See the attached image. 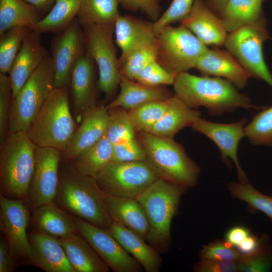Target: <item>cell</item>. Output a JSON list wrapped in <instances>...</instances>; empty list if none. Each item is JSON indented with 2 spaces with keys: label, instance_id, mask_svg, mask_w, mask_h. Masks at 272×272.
Instances as JSON below:
<instances>
[{
  "label": "cell",
  "instance_id": "cell-36",
  "mask_svg": "<svg viewBox=\"0 0 272 272\" xmlns=\"http://www.w3.org/2000/svg\"><path fill=\"white\" fill-rule=\"evenodd\" d=\"M31 30L27 27L18 26L0 35V73H9L25 37Z\"/></svg>",
  "mask_w": 272,
  "mask_h": 272
},
{
  "label": "cell",
  "instance_id": "cell-2",
  "mask_svg": "<svg viewBox=\"0 0 272 272\" xmlns=\"http://www.w3.org/2000/svg\"><path fill=\"white\" fill-rule=\"evenodd\" d=\"M105 195L95 178L81 174L74 165H66L59 172L53 203L74 217L108 230L112 220L105 206Z\"/></svg>",
  "mask_w": 272,
  "mask_h": 272
},
{
  "label": "cell",
  "instance_id": "cell-53",
  "mask_svg": "<svg viewBox=\"0 0 272 272\" xmlns=\"http://www.w3.org/2000/svg\"><path fill=\"white\" fill-rule=\"evenodd\" d=\"M229 0H207V5L214 12L220 15Z\"/></svg>",
  "mask_w": 272,
  "mask_h": 272
},
{
  "label": "cell",
  "instance_id": "cell-44",
  "mask_svg": "<svg viewBox=\"0 0 272 272\" xmlns=\"http://www.w3.org/2000/svg\"><path fill=\"white\" fill-rule=\"evenodd\" d=\"M241 256L236 248L225 240H216L204 245L200 259L237 261Z\"/></svg>",
  "mask_w": 272,
  "mask_h": 272
},
{
  "label": "cell",
  "instance_id": "cell-10",
  "mask_svg": "<svg viewBox=\"0 0 272 272\" xmlns=\"http://www.w3.org/2000/svg\"><path fill=\"white\" fill-rule=\"evenodd\" d=\"M159 178L147 160L133 162L111 160L96 181L106 194L135 198Z\"/></svg>",
  "mask_w": 272,
  "mask_h": 272
},
{
  "label": "cell",
  "instance_id": "cell-43",
  "mask_svg": "<svg viewBox=\"0 0 272 272\" xmlns=\"http://www.w3.org/2000/svg\"><path fill=\"white\" fill-rule=\"evenodd\" d=\"M175 77L156 60L146 66L133 80L147 85L159 86L173 85Z\"/></svg>",
  "mask_w": 272,
  "mask_h": 272
},
{
  "label": "cell",
  "instance_id": "cell-9",
  "mask_svg": "<svg viewBox=\"0 0 272 272\" xmlns=\"http://www.w3.org/2000/svg\"><path fill=\"white\" fill-rule=\"evenodd\" d=\"M268 38L265 19L243 26L228 34L224 45L251 77L272 88V74L265 62L263 44Z\"/></svg>",
  "mask_w": 272,
  "mask_h": 272
},
{
  "label": "cell",
  "instance_id": "cell-41",
  "mask_svg": "<svg viewBox=\"0 0 272 272\" xmlns=\"http://www.w3.org/2000/svg\"><path fill=\"white\" fill-rule=\"evenodd\" d=\"M238 271H267L272 266V245L269 239L258 250L248 255H241L237 261Z\"/></svg>",
  "mask_w": 272,
  "mask_h": 272
},
{
  "label": "cell",
  "instance_id": "cell-13",
  "mask_svg": "<svg viewBox=\"0 0 272 272\" xmlns=\"http://www.w3.org/2000/svg\"><path fill=\"white\" fill-rule=\"evenodd\" d=\"M74 217L78 232L113 271H142L141 265L123 249L108 230Z\"/></svg>",
  "mask_w": 272,
  "mask_h": 272
},
{
  "label": "cell",
  "instance_id": "cell-50",
  "mask_svg": "<svg viewBox=\"0 0 272 272\" xmlns=\"http://www.w3.org/2000/svg\"><path fill=\"white\" fill-rule=\"evenodd\" d=\"M16 259L10 253L6 240H0V272H12L15 270Z\"/></svg>",
  "mask_w": 272,
  "mask_h": 272
},
{
  "label": "cell",
  "instance_id": "cell-22",
  "mask_svg": "<svg viewBox=\"0 0 272 272\" xmlns=\"http://www.w3.org/2000/svg\"><path fill=\"white\" fill-rule=\"evenodd\" d=\"M114 26L115 41L121 50L119 58L120 68L134 49L156 39L153 23L130 16L120 15Z\"/></svg>",
  "mask_w": 272,
  "mask_h": 272
},
{
  "label": "cell",
  "instance_id": "cell-26",
  "mask_svg": "<svg viewBox=\"0 0 272 272\" xmlns=\"http://www.w3.org/2000/svg\"><path fill=\"white\" fill-rule=\"evenodd\" d=\"M57 239L76 272H108L110 270L79 232Z\"/></svg>",
  "mask_w": 272,
  "mask_h": 272
},
{
  "label": "cell",
  "instance_id": "cell-15",
  "mask_svg": "<svg viewBox=\"0 0 272 272\" xmlns=\"http://www.w3.org/2000/svg\"><path fill=\"white\" fill-rule=\"evenodd\" d=\"M81 26L78 20H74L54 38L51 56L54 88L68 87L73 66L85 52V35Z\"/></svg>",
  "mask_w": 272,
  "mask_h": 272
},
{
  "label": "cell",
  "instance_id": "cell-24",
  "mask_svg": "<svg viewBox=\"0 0 272 272\" xmlns=\"http://www.w3.org/2000/svg\"><path fill=\"white\" fill-rule=\"evenodd\" d=\"M104 203L112 221L121 224L146 240L149 232V222L143 207L135 198L105 193Z\"/></svg>",
  "mask_w": 272,
  "mask_h": 272
},
{
  "label": "cell",
  "instance_id": "cell-17",
  "mask_svg": "<svg viewBox=\"0 0 272 272\" xmlns=\"http://www.w3.org/2000/svg\"><path fill=\"white\" fill-rule=\"evenodd\" d=\"M82 122L77 128L61 156L73 161L81 152L92 146L106 134L109 119L106 107H90L82 114Z\"/></svg>",
  "mask_w": 272,
  "mask_h": 272
},
{
  "label": "cell",
  "instance_id": "cell-28",
  "mask_svg": "<svg viewBox=\"0 0 272 272\" xmlns=\"http://www.w3.org/2000/svg\"><path fill=\"white\" fill-rule=\"evenodd\" d=\"M200 118L199 110L188 106L174 95L169 98L166 110L162 118L148 133L173 138L183 128L191 127Z\"/></svg>",
  "mask_w": 272,
  "mask_h": 272
},
{
  "label": "cell",
  "instance_id": "cell-39",
  "mask_svg": "<svg viewBox=\"0 0 272 272\" xmlns=\"http://www.w3.org/2000/svg\"><path fill=\"white\" fill-rule=\"evenodd\" d=\"M245 135L253 145L272 146V106L257 114L246 125Z\"/></svg>",
  "mask_w": 272,
  "mask_h": 272
},
{
  "label": "cell",
  "instance_id": "cell-31",
  "mask_svg": "<svg viewBox=\"0 0 272 272\" xmlns=\"http://www.w3.org/2000/svg\"><path fill=\"white\" fill-rule=\"evenodd\" d=\"M39 13L23 0H0V35L18 26L31 29L41 20Z\"/></svg>",
  "mask_w": 272,
  "mask_h": 272
},
{
  "label": "cell",
  "instance_id": "cell-45",
  "mask_svg": "<svg viewBox=\"0 0 272 272\" xmlns=\"http://www.w3.org/2000/svg\"><path fill=\"white\" fill-rule=\"evenodd\" d=\"M194 0H172L166 11L153 22L156 34L164 27L181 21L190 13Z\"/></svg>",
  "mask_w": 272,
  "mask_h": 272
},
{
  "label": "cell",
  "instance_id": "cell-48",
  "mask_svg": "<svg viewBox=\"0 0 272 272\" xmlns=\"http://www.w3.org/2000/svg\"><path fill=\"white\" fill-rule=\"evenodd\" d=\"M193 269L196 272H235L238 271L237 261L200 259Z\"/></svg>",
  "mask_w": 272,
  "mask_h": 272
},
{
  "label": "cell",
  "instance_id": "cell-49",
  "mask_svg": "<svg viewBox=\"0 0 272 272\" xmlns=\"http://www.w3.org/2000/svg\"><path fill=\"white\" fill-rule=\"evenodd\" d=\"M269 239L267 234L259 237L251 233L235 248L241 255L250 254L258 250Z\"/></svg>",
  "mask_w": 272,
  "mask_h": 272
},
{
  "label": "cell",
  "instance_id": "cell-27",
  "mask_svg": "<svg viewBox=\"0 0 272 272\" xmlns=\"http://www.w3.org/2000/svg\"><path fill=\"white\" fill-rule=\"evenodd\" d=\"M117 96L106 107L107 109L119 107L130 110L145 103L168 99L172 95L161 86L147 85L122 76Z\"/></svg>",
  "mask_w": 272,
  "mask_h": 272
},
{
  "label": "cell",
  "instance_id": "cell-16",
  "mask_svg": "<svg viewBox=\"0 0 272 272\" xmlns=\"http://www.w3.org/2000/svg\"><path fill=\"white\" fill-rule=\"evenodd\" d=\"M246 118L232 123H216L200 118L191 126L213 142L220 150L225 163L232 161L236 166L239 182L248 183L247 176L240 166L238 158V148L241 139L245 137Z\"/></svg>",
  "mask_w": 272,
  "mask_h": 272
},
{
  "label": "cell",
  "instance_id": "cell-30",
  "mask_svg": "<svg viewBox=\"0 0 272 272\" xmlns=\"http://www.w3.org/2000/svg\"><path fill=\"white\" fill-rule=\"evenodd\" d=\"M220 17L229 33L265 19L262 4L254 0H229Z\"/></svg>",
  "mask_w": 272,
  "mask_h": 272
},
{
  "label": "cell",
  "instance_id": "cell-42",
  "mask_svg": "<svg viewBox=\"0 0 272 272\" xmlns=\"http://www.w3.org/2000/svg\"><path fill=\"white\" fill-rule=\"evenodd\" d=\"M146 151L135 137L124 139L112 145V159L118 162L145 160Z\"/></svg>",
  "mask_w": 272,
  "mask_h": 272
},
{
  "label": "cell",
  "instance_id": "cell-35",
  "mask_svg": "<svg viewBox=\"0 0 272 272\" xmlns=\"http://www.w3.org/2000/svg\"><path fill=\"white\" fill-rule=\"evenodd\" d=\"M169 98L151 101L128 110L135 132H148L151 130L164 115Z\"/></svg>",
  "mask_w": 272,
  "mask_h": 272
},
{
  "label": "cell",
  "instance_id": "cell-33",
  "mask_svg": "<svg viewBox=\"0 0 272 272\" xmlns=\"http://www.w3.org/2000/svg\"><path fill=\"white\" fill-rule=\"evenodd\" d=\"M82 0H55L47 15L31 29L39 33L58 32L66 28L77 16Z\"/></svg>",
  "mask_w": 272,
  "mask_h": 272
},
{
  "label": "cell",
  "instance_id": "cell-23",
  "mask_svg": "<svg viewBox=\"0 0 272 272\" xmlns=\"http://www.w3.org/2000/svg\"><path fill=\"white\" fill-rule=\"evenodd\" d=\"M108 230L147 272L159 271L162 263L160 253L148 245L145 239L115 221H112Z\"/></svg>",
  "mask_w": 272,
  "mask_h": 272
},
{
  "label": "cell",
  "instance_id": "cell-51",
  "mask_svg": "<svg viewBox=\"0 0 272 272\" xmlns=\"http://www.w3.org/2000/svg\"><path fill=\"white\" fill-rule=\"evenodd\" d=\"M252 233L247 227L236 225L230 228L225 233V240L236 247Z\"/></svg>",
  "mask_w": 272,
  "mask_h": 272
},
{
  "label": "cell",
  "instance_id": "cell-40",
  "mask_svg": "<svg viewBox=\"0 0 272 272\" xmlns=\"http://www.w3.org/2000/svg\"><path fill=\"white\" fill-rule=\"evenodd\" d=\"M108 112L105 135L112 145L121 140L135 137V129L125 109L113 108L108 109Z\"/></svg>",
  "mask_w": 272,
  "mask_h": 272
},
{
  "label": "cell",
  "instance_id": "cell-25",
  "mask_svg": "<svg viewBox=\"0 0 272 272\" xmlns=\"http://www.w3.org/2000/svg\"><path fill=\"white\" fill-rule=\"evenodd\" d=\"M94 60L85 51L74 64L70 85L74 105L79 117L92 107L94 99Z\"/></svg>",
  "mask_w": 272,
  "mask_h": 272
},
{
  "label": "cell",
  "instance_id": "cell-37",
  "mask_svg": "<svg viewBox=\"0 0 272 272\" xmlns=\"http://www.w3.org/2000/svg\"><path fill=\"white\" fill-rule=\"evenodd\" d=\"M157 55L156 39L135 48L127 56L121 65V76L134 80L150 63L157 60Z\"/></svg>",
  "mask_w": 272,
  "mask_h": 272
},
{
  "label": "cell",
  "instance_id": "cell-14",
  "mask_svg": "<svg viewBox=\"0 0 272 272\" xmlns=\"http://www.w3.org/2000/svg\"><path fill=\"white\" fill-rule=\"evenodd\" d=\"M25 202L0 194V227L12 255L16 260L29 261L32 250L27 233L29 213Z\"/></svg>",
  "mask_w": 272,
  "mask_h": 272
},
{
  "label": "cell",
  "instance_id": "cell-8",
  "mask_svg": "<svg viewBox=\"0 0 272 272\" xmlns=\"http://www.w3.org/2000/svg\"><path fill=\"white\" fill-rule=\"evenodd\" d=\"M156 41L157 60L176 76L195 67L199 58L208 49L206 45L182 25L163 27L156 33Z\"/></svg>",
  "mask_w": 272,
  "mask_h": 272
},
{
  "label": "cell",
  "instance_id": "cell-47",
  "mask_svg": "<svg viewBox=\"0 0 272 272\" xmlns=\"http://www.w3.org/2000/svg\"><path fill=\"white\" fill-rule=\"evenodd\" d=\"M161 0H118L122 8L132 12L140 11L154 22L161 15Z\"/></svg>",
  "mask_w": 272,
  "mask_h": 272
},
{
  "label": "cell",
  "instance_id": "cell-19",
  "mask_svg": "<svg viewBox=\"0 0 272 272\" xmlns=\"http://www.w3.org/2000/svg\"><path fill=\"white\" fill-rule=\"evenodd\" d=\"M180 22L207 46L224 45L228 33L220 17L203 0H194L190 13Z\"/></svg>",
  "mask_w": 272,
  "mask_h": 272
},
{
  "label": "cell",
  "instance_id": "cell-21",
  "mask_svg": "<svg viewBox=\"0 0 272 272\" xmlns=\"http://www.w3.org/2000/svg\"><path fill=\"white\" fill-rule=\"evenodd\" d=\"M195 68L203 76H213L231 82L242 89L251 77L250 74L228 51L208 49L199 58Z\"/></svg>",
  "mask_w": 272,
  "mask_h": 272
},
{
  "label": "cell",
  "instance_id": "cell-54",
  "mask_svg": "<svg viewBox=\"0 0 272 272\" xmlns=\"http://www.w3.org/2000/svg\"><path fill=\"white\" fill-rule=\"evenodd\" d=\"M258 3H259L260 4H262L263 3V2L265 0H254Z\"/></svg>",
  "mask_w": 272,
  "mask_h": 272
},
{
  "label": "cell",
  "instance_id": "cell-7",
  "mask_svg": "<svg viewBox=\"0 0 272 272\" xmlns=\"http://www.w3.org/2000/svg\"><path fill=\"white\" fill-rule=\"evenodd\" d=\"M53 89V65L48 55L12 100L8 132H27Z\"/></svg>",
  "mask_w": 272,
  "mask_h": 272
},
{
  "label": "cell",
  "instance_id": "cell-52",
  "mask_svg": "<svg viewBox=\"0 0 272 272\" xmlns=\"http://www.w3.org/2000/svg\"><path fill=\"white\" fill-rule=\"evenodd\" d=\"M32 5L39 12H45L51 9L55 0H23Z\"/></svg>",
  "mask_w": 272,
  "mask_h": 272
},
{
  "label": "cell",
  "instance_id": "cell-38",
  "mask_svg": "<svg viewBox=\"0 0 272 272\" xmlns=\"http://www.w3.org/2000/svg\"><path fill=\"white\" fill-rule=\"evenodd\" d=\"M232 195L246 202L253 210L260 211L272 221V197L264 195L248 183L233 182L228 184Z\"/></svg>",
  "mask_w": 272,
  "mask_h": 272
},
{
  "label": "cell",
  "instance_id": "cell-5",
  "mask_svg": "<svg viewBox=\"0 0 272 272\" xmlns=\"http://www.w3.org/2000/svg\"><path fill=\"white\" fill-rule=\"evenodd\" d=\"M147 161L159 178L185 188L196 185L200 169L173 138L138 132Z\"/></svg>",
  "mask_w": 272,
  "mask_h": 272
},
{
  "label": "cell",
  "instance_id": "cell-46",
  "mask_svg": "<svg viewBox=\"0 0 272 272\" xmlns=\"http://www.w3.org/2000/svg\"><path fill=\"white\" fill-rule=\"evenodd\" d=\"M11 98L12 89L9 75L0 73V145L8 133Z\"/></svg>",
  "mask_w": 272,
  "mask_h": 272
},
{
  "label": "cell",
  "instance_id": "cell-3",
  "mask_svg": "<svg viewBox=\"0 0 272 272\" xmlns=\"http://www.w3.org/2000/svg\"><path fill=\"white\" fill-rule=\"evenodd\" d=\"M1 194L28 201L37 146L27 132H8L0 145Z\"/></svg>",
  "mask_w": 272,
  "mask_h": 272
},
{
  "label": "cell",
  "instance_id": "cell-12",
  "mask_svg": "<svg viewBox=\"0 0 272 272\" xmlns=\"http://www.w3.org/2000/svg\"><path fill=\"white\" fill-rule=\"evenodd\" d=\"M61 157V152L58 149L37 147L27 201L33 211L53 203L59 183Z\"/></svg>",
  "mask_w": 272,
  "mask_h": 272
},
{
  "label": "cell",
  "instance_id": "cell-1",
  "mask_svg": "<svg viewBox=\"0 0 272 272\" xmlns=\"http://www.w3.org/2000/svg\"><path fill=\"white\" fill-rule=\"evenodd\" d=\"M175 95L188 106H203L208 114L219 116L238 108L261 109L239 92L229 81L218 77L197 76L187 72L178 74L173 84Z\"/></svg>",
  "mask_w": 272,
  "mask_h": 272
},
{
  "label": "cell",
  "instance_id": "cell-18",
  "mask_svg": "<svg viewBox=\"0 0 272 272\" xmlns=\"http://www.w3.org/2000/svg\"><path fill=\"white\" fill-rule=\"evenodd\" d=\"M40 34L32 29L28 32L8 73L12 89V99L49 55L41 43Z\"/></svg>",
  "mask_w": 272,
  "mask_h": 272
},
{
  "label": "cell",
  "instance_id": "cell-32",
  "mask_svg": "<svg viewBox=\"0 0 272 272\" xmlns=\"http://www.w3.org/2000/svg\"><path fill=\"white\" fill-rule=\"evenodd\" d=\"M112 159V144L105 135L96 143L81 152L73 165L81 174L95 178Z\"/></svg>",
  "mask_w": 272,
  "mask_h": 272
},
{
  "label": "cell",
  "instance_id": "cell-34",
  "mask_svg": "<svg viewBox=\"0 0 272 272\" xmlns=\"http://www.w3.org/2000/svg\"><path fill=\"white\" fill-rule=\"evenodd\" d=\"M118 0H82L77 14L83 26L91 24H114L120 15Z\"/></svg>",
  "mask_w": 272,
  "mask_h": 272
},
{
  "label": "cell",
  "instance_id": "cell-11",
  "mask_svg": "<svg viewBox=\"0 0 272 272\" xmlns=\"http://www.w3.org/2000/svg\"><path fill=\"white\" fill-rule=\"evenodd\" d=\"M84 27L86 51L98 68V88L107 96H111L122 77L113 39L114 24H91Z\"/></svg>",
  "mask_w": 272,
  "mask_h": 272
},
{
  "label": "cell",
  "instance_id": "cell-20",
  "mask_svg": "<svg viewBox=\"0 0 272 272\" xmlns=\"http://www.w3.org/2000/svg\"><path fill=\"white\" fill-rule=\"evenodd\" d=\"M30 262L46 272H76L57 238L39 230L31 233Z\"/></svg>",
  "mask_w": 272,
  "mask_h": 272
},
{
  "label": "cell",
  "instance_id": "cell-29",
  "mask_svg": "<svg viewBox=\"0 0 272 272\" xmlns=\"http://www.w3.org/2000/svg\"><path fill=\"white\" fill-rule=\"evenodd\" d=\"M33 220L38 230L56 238L78 232L74 216L54 203L34 210Z\"/></svg>",
  "mask_w": 272,
  "mask_h": 272
},
{
  "label": "cell",
  "instance_id": "cell-6",
  "mask_svg": "<svg viewBox=\"0 0 272 272\" xmlns=\"http://www.w3.org/2000/svg\"><path fill=\"white\" fill-rule=\"evenodd\" d=\"M67 87L54 88L27 133L37 146L65 149L75 131Z\"/></svg>",
  "mask_w": 272,
  "mask_h": 272
},
{
  "label": "cell",
  "instance_id": "cell-4",
  "mask_svg": "<svg viewBox=\"0 0 272 272\" xmlns=\"http://www.w3.org/2000/svg\"><path fill=\"white\" fill-rule=\"evenodd\" d=\"M186 188L161 178L135 198L143 207L149 222L146 238L160 253L166 252L171 244V224Z\"/></svg>",
  "mask_w": 272,
  "mask_h": 272
}]
</instances>
